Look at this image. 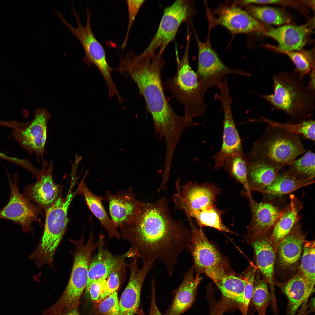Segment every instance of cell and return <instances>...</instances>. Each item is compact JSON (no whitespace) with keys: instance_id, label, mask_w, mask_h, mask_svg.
Returning <instances> with one entry per match:
<instances>
[{"instance_id":"obj_11","label":"cell","mask_w":315,"mask_h":315,"mask_svg":"<svg viewBox=\"0 0 315 315\" xmlns=\"http://www.w3.org/2000/svg\"><path fill=\"white\" fill-rule=\"evenodd\" d=\"M198 48V65L196 73L201 92L204 96L206 92L213 87H217L224 77L235 75L250 77L251 75L239 68H231L225 65L212 48L208 39L201 41L195 34Z\"/></svg>"},{"instance_id":"obj_20","label":"cell","mask_w":315,"mask_h":315,"mask_svg":"<svg viewBox=\"0 0 315 315\" xmlns=\"http://www.w3.org/2000/svg\"><path fill=\"white\" fill-rule=\"evenodd\" d=\"M314 19L300 26L286 25L277 28H268L263 34L276 40L279 44L278 48L281 50L300 51L314 27Z\"/></svg>"},{"instance_id":"obj_6","label":"cell","mask_w":315,"mask_h":315,"mask_svg":"<svg viewBox=\"0 0 315 315\" xmlns=\"http://www.w3.org/2000/svg\"><path fill=\"white\" fill-rule=\"evenodd\" d=\"M68 190L66 196L60 195L54 204L45 211L44 230L37 246L29 256L38 268L45 264L49 265L53 270L55 253L65 232L69 221L68 209L76 194Z\"/></svg>"},{"instance_id":"obj_31","label":"cell","mask_w":315,"mask_h":315,"mask_svg":"<svg viewBox=\"0 0 315 315\" xmlns=\"http://www.w3.org/2000/svg\"><path fill=\"white\" fill-rule=\"evenodd\" d=\"M231 177L243 186L248 198L252 197L248 184L246 157L244 153H236L228 157L222 166Z\"/></svg>"},{"instance_id":"obj_43","label":"cell","mask_w":315,"mask_h":315,"mask_svg":"<svg viewBox=\"0 0 315 315\" xmlns=\"http://www.w3.org/2000/svg\"><path fill=\"white\" fill-rule=\"evenodd\" d=\"M145 1V0H144L126 1L129 16L128 23L126 36L121 46L122 49H124L126 46L129 34L133 22L140 9Z\"/></svg>"},{"instance_id":"obj_22","label":"cell","mask_w":315,"mask_h":315,"mask_svg":"<svg viewBox=\"0 0 315 315\" xmlns=\"http://www.w3.org/2000/svg\"><path fill=\"white\" fill-rule=\"evenodd\" d=\"M266 234L257 237L252 242L257 266L269 285L272 307L275 308L277 307L274 277L276 252L270 237L266 236Z\"/></svg>"},{"instance_id":"obj_5","label":"cell","mask_w":315,"mask_h":315,"mask_svg":"<svg viewBox=\"0 0 315 315\" xmlns=\"http://www.w3.org/2000/svg\"><path fill=\"white\" fill-rule=\"evenodd\" d=\"M190 37L187 36L182 58L179 60L176 50L177 70L173 77L163 83L164 90L183 105L186 121L193 124L195 118L203 116L207 105L203 99L196 73L191 67L189 59Z\"/></svg>"},{"instance_id":"obj_46","label":"cell","mask_w":315,"mask_h":315,"mask_svg":"<svg viewBox=\"0 0 315 315\" xmlns=\"http://www.w3.org/2000/svg\"><path fill=\"white\" fill-rule=\"evenodd\" d=\"M245 3L246 4H276L284 6L298 7L301 4L304 3V1H296L288 0H249L245 1Z\"/></svg>"},{"instance_id":"obj_26","label":"cell","mask_w":315,"mask_h":315,"mask_svg":"<svg viewBox=\"0 0 315 315\" xmlns=\"http://www.w3.org/2000/svg\"><path fill=\"white\" fill-rule=\"evenodd\" d=\"M289 203L283 209L270 236L276 252L281 242L301 218L299 213L303 207L302 202L294 195H291Z\"/></svg>"},{"instance_id":"obj_24","label":"cell","mask_w":315,"mask_h":315,"mask_svg":"<svg viewBox=\"0 0 315 315\" xmlns=\"http://www.w3.org/2000/svg\"><path fill=\"white\" fill-rule=\"evenodd\" d=\"M192 266L185 273L181 284L176 291L172 303L165 315H180L192 305L196 296L198 286L202 278L194 276Z\"/></svg>"},{"instance_id":"obj_37","label":"cell","mask_w":315,"mask_h":315,"mask_svg":"<svg viewBox=\"0 0 315 315\" xmlns=\"http://www.w3.org/2000/svg\"><path fill=\"white\" fill-rule=\"evenodd\" d=\"M247 12L255 18L270 24L279 25L289 23L291 18L282 10L266 6H249Z\"/></svg>"},{"instance_id":"obj_2","label":"cell","mask_w":315,"mask_h":315,"mask_svg":"<svg viewBox=\"0 0 315 315\" xmlns=\"http://www.w3.org/2000/svg\"><path fill=\"white\" fill-rule=\"evenodd\" d=\"M165 64L163 53L137 55L130 51L120 58L116 70L137 85L152 118L156 139L171 143L180 138L190 124L175 112L167 100L161 78Z\"/></svg>"},{"instance_id":"obj_23","label":"cell","mask_w":315,"mask_h":315,"mask_svg":"<svg viewBox=\"0 0 315 315\" xmlns=\"http://www.w3.org/2000/svg\"><path fill=\"white\" fill-rule=\"evenodd\" d=\"M276 285L288 299L286 315H295L315 291L314 287L308 284L299 271L288 281Z\"/></svg>"},{"instance_id":"obj_8","label":"cell","mask_w":315,"mask_h":315,"mask_svg":"<svg viewBox=\"0 0 315 315\" xmlns=\"http://www.w3.org/2000/svg\"><path fill=\"white\" fill-rule=\"evenodd\" d=\"M84 232L80 239H70L75 247L72 252L73 258L71 272L67 285L60 298L64 304L70 306L80 304L81 295L86 288L88 278L89 267L93 251L104 243L102 235L95 242L94 236L91 228L88 241L84 244Z\"/></svg>"},{"instance_id":"obj_3","label":"cell","mask_w":315,"mask_h":315,"mask_svg":"<svg viewBox=\"0 0 315 315\" xmlns=\"http://www.w3.org/2000/svg\"><path fill=\"white\" fill-rule=\"evenodd\" d=\"M294 72L284 71L272 77L273 93L260 96L275 108L290 118V123L312 119L315 108V90L304 85Z\"/></svg>"},{"instance_id":"obj_12","label":"cell","mask_w":315,"mask_h":315,"mask_svg":"<svg viewBox=\"0 0 315 315\" xmlns=\"http://www.w3.org/2000/svg\"><path fill=\"white\" fill-rule=\"evenodd\" d=\"M178 182L173 200L176 208L183 211L186 215L214 205L216 196L221 191L218 187L210 183L191 181L181 188Z\"/></svg>"},{"instance_id":"obj_4","label":"cell","mask_w":315,"mask_h":315,"mask_svg":"<svg viewBox=\"0 0 315 315\" xmlns=\"http://www.w3.org/2000/svg\"><path fill=\"white\" fill-rule=\"evenodd\" d=\"M307 151L300 135L268 125L254 143L246 160L281 169Z\"/></svg>"},{"instance_id":"obj_41","label":"cell","mask_w":315,"mask_h":315,"mask_svg":"<svg viewBox=\"0 0 315 315\" xmlns=\"http://www.w3.org/2000/svg\"><path fill=\"white\" fill-rule=\"evenodd\" d=\"M124 268H116L110 273L105 284L102 294L98 303L102 301L118 289L120 284V273Z\"/></svg>"},{"instance_id":"obj_40","label":"cell","mask_w":315,"mask_h":315,"mask_svg":"<svg viewBox=\"0 0 315 315\" xmlns=\"http://www.w3.org/2000/svg\"><path fill=\"white\" fill-rule=\"evenodd\" d=\"M256 269H250L245 274L246 285L241 299L237 304L243 315H247L249 307L252 297Z\"/></svg>"},{"instance_id":"obj_39","label":"cell","mask_w":315,"mask_h":315,"mask_svg":"<svg viewBox=\"0 0 315 315\" xmlns=\"http://www.w3.org/2000/svg\"><path fill=\"white\" fill-rule=\"evenodd\" d=\"M315 241L305 240L299 272L307 283L314 287Z\"/></svg>"},{"instance_id":"obj_44","label":"cell","mask_w":315,"mask_h":315,"mask_svg":"<svg viewBox=\"0 0 315 315\" xmlns=\"http://www.w3.org/2000/svg\"><path fill=\"white\" fill-rule=\"evenodd\" d=\"M107 279H102L95 281L91 284L88 292L90 293L91 299L94 302H98Z\"/></svg>"},{"instance_id":"obj_36","label":"cell","mask_w":315,"mask_h":315,"mask_svg":"<svg viewBox=\"0 0 315 315\" xmlns=\"http://www.w3.org/2000/svg\"><path fill=\"white\" fill-rule=\"evenodd\" d=\"M285 172L299 179L314 180L315 153L310 150L300 158L293 161Z\"/></svg>"},{"instance_id":"obj_17","label":"cell","mask_w":315,"mask_h":315,"mask_svg":"<svg viewBox=\"0 0 315 315\" xmlns=\"http://www.w3.org/2000/svg\"><path fill=\"white\" fill-rule=\"evenodd\" d=\"M138 258H134L126 264L130 270L128 284L121 295L119 302V315H134L139 306L142 288L148 273L154 263L143 264L141 269L138 266Z\"/></svg>"},{"instance_id":"obj_35","label":"cell","mask_w":315,"mask_h":315,"mask_svg":"<svg viewBox=\"0 0 315 315\" xmlns=\"http://www.w3.org/2000/svg\"><path fill=\"white\" fill-rule=\"evenodd\" d=\"M265 47L283 53L291 60L295 66L294 72L302 79L313 68H315L314 54L312 51L302 50L284 51L278 47L269 45Z\"/></svg>"},{"instance_id":"obj_13","label":"cell","mask_w":315,"mask_h":315,"mask_svg":"<svg viewBox=\"0 0 315 315\" xmlns=\"http://www.w3.org/2000/svg\"><path fill=\"white\" fill-rule=\"evenodd\" d=\"M17 175L12 180L9 177L10 195L7 204L0 210V218L10 220L20 225L25 232H33L34 222H40L38 215L41 209L25 198L19 189Z\"/></svg>"},{"instance_id":"obj_38","label":"cell","mask_w":315,"mask_h":315,"mask_svg":"<svg viewBox=\"0 0 315 315\" xmlns=\"http://www.w3.org/2000/svg\"><path fill=\"white\" fill-rule=\"evenodd\" d=\"M271 295L268 284L256 272L251 301L258 315H266L267 306L271 302Z\"/></svg>"},{"instance_id":"obj_9","label":"cell","mask_w":315,"mask_h":315,"mask_svg":"<svg viewBox=\"0 0 315 315\" xmlns=\"http://www.w3.org/2000/svg\"><path fill=\"white\" fill-rule=\"evenodd\" d=\"M187 218L191 233L187 249L192 257L193 266L196 274H204L215 283L228 273L226 264L219 252L208 239L202 228L196 227L191 218Z\"/></svg>"},{"instance_id":"obj_48","label":"cell","mask_w":315,"mask_h":315,"mask_svg":"<svg viewBox=\"0 0 315 315\" xmlns=\"http://www.w3.org/2000/svg\"><path fill=\"white\" fill-rule=\"evenodd\" d=\"M310 80L308 86L311 89L315 90V68L313 69L310 71Z\"/></svg>"},{"instance_id":"obj_27","label":"cell","mask_w":315,"mask_h":315,"mask_svg":"<svg viewBox=\"0 0 315 315\" xmlns=\"http://www.w3.org/2000/svg\"><path fill=\"white\" fill-rule=\"evenodd\" d=\"M306 235L302 231L300 221H298L278 247L279 260L283 265L289 266L298 261Z\"/></svg>"},{"instance_id":"obj_1","label":"cell","mask_w":315,"mask_h":315,"mask_svg":"<svg viewBox=\"0 0 315 315\" xmlns=\"http://www.w3.org/2000/svg\"><path fill=\"white\" fill-rule=\"evenodd\" d=\"M120 228V235L131 245L127 258H140L143 264L159 260L170 276L191 236L190 230L171 214L166 194L153 203L139 200L132 219Z\"/></svg>"},{"instance_id":"obj_49","label":"cell","mask_w":315,"mask_h":315,"mask_svg":"<svg viewBox=\"0 0 315 315\" xmlns=\"http://www.w3.org/2000/svg\"><path fill=\"white\" fill-rule=\"evenodd\" d=\"M55 315H80L78 309L71 310L65 313Z\"/></svg>"},{"instance_id":"obj_42","label":"cell","mask_w":315,"mask_h":315,"mask_svg":"<svg viewBox=\"0 0 315 315\" xmlns=\"http://www.w3.org/2000/svg\"><path fill=\"white\" fill-rule=\"evenodd\" d=\"M99 303L98 310L101 315H119V305L116 291Z\"/></svg>"},{"instance_id":"obj_14","label":"cell","mask_w":315,"mask_h":315,"mask_svg":"<svg viewBox=\"0 0 315 315\" xmlns=\"http://www.w3.org/2000/svg\"><path fill=\"white\" fill-rule=\"evenodd\" d=\"M220 93L215 96V99L219 101L222 106L224 113L223 134L220 150L213 157L214 160V170L222 166L225 159L236 153H243L241 139L236 128L232 109V100L229 88L223 86L219 89Z\"/></svg>"},{"instance_id":"obj_19","label":"cell","mask_w":315,"mask_h":315,"mask_svg":"<svg viewBox=\"0 0 315 315\" xmlns=\"http://www.w3.org/2000/svg\"><path fill=\"white\" fill-rule=\"evenodd\" d=\"M251 218L247 226V238L252 242L257 237L264 235L272 229L280 217V209L267 201L258 202L252 197L248 198Z\"/></svg>"},{"instance_id":"obj_50","label":"cell","mask_w":315,"mask_h":315,"mask_svg":"<svg viewBox=\"0 0 315 315\" xmlns=\"http://www.w3.org/2000/svg\"><path fill=\"white\" fill-rule=\"evenodd\" d=\"M7 125V123L6 121L0 120V126H6Z\"/></svg>"},{"instance_id":"obj_34","label":"cell","mask_w":315,"mask_h":315,"mask_svg":"<svg viewBox=\"0 0 315 315\" xmlns=\"http://www.w3.org/2000/svg\"><path fill=\"white\" fill-rule=\"evenodd\" d=\"M251 121L262 122L271 126L283 129L290 132L302 136L312 141H315V122L312 119L297 123H284L263 117L250 120Z\"/></svg>"},{"instance_id":"obj_25","label":"cell","mask_w":315,"mask_h":315,"mask_svg":"<svg viewBox=\"0 0 315 315\" xmlns=\"http://www.w3.org/2000/svg\"><path fill=\"white\" fill-rule=\"evenodd\" d=\"M104 246L103 243L99 246L97 255L92 259L89 268L86 288L87 292H88L89 286L92 282L107 279L113 270L118 268H124L126 266L125 260L127 257L125 253L119 256L114 255Z\"/></svg>"},{"instance_id":"obj_29","label":"cell","mask_w":315,"mask_h":315,"mask_svg":"<svg viewBox=\"0 0 315 315\" xmlns=\"http://www.w3.org/2000/svg\"><path fill=\"white\" fill-rule=\"evenodd\" d=\"M314 182V180L297 178L284 172L279 174L270 185L259 192L266 196L268 199H271L290 194Z\"/></svg>"},{"instance_id":"obj_32","label":"cell","mask_w":315,"mask_h":315,"mask_svg":"<svg viewBox=\"0 0 315 315\" xmlns=\"http://www.w3.org/2000/svg\"><path fill=\"white\" fill-rule=\"evenodd\" d=\"M225 212V210H220L214 205L204 209L192 212L188 215L193 218L200 228L208 227L216 229L220 231L234 234L223 223L221 216Z\"/></svg>"},{"instance_id":"obj_16","label":"cell","mask_w":315,"mask_h":315,"mask_svg":"<svg viewBox=\"0 0 315 315\" xmlns=\"http://www.w3.org/2000/svg\"><path fill=\"white\" fill-rule=\"evenodd\" d=\"M51 116L46 110L38 108L34 112L33 120L19 130L21 144L30 153H35L38 161L45 153L47 124Z\"/></svg>"},{"instance_id":"obj_28","label":"cell","mask_w":315,"mask_h":315,"mask_svg":"<svg viewBox=\"0 0 315 315\" xmlns=\"http://www.w3.org/2000/svg\"><path fill=\"white\" fill-rule=\"evenodd\" d=\"M86 172L78 184L77 194H82L84 196L89 208L101 222L107 232L109 237L119 238L120 235L116 229V226L112 220L108 216L102 201L104 197L97 195L88 189L85 182Z\"/></svg>"},{"instance_id":"obj_10","label":"cell","mask_w":315,"mask_h":315,"mask_svg":"<svg viewBox=\"0 0 315 315\" xmlns=\"http://www.w3.org/2000/svg\"><path fill=\"white\" fill-rule=\"evenodd\" d=\"M192 3L187 0H177L166 7L158 28L151 41L142 52L151 54L163 53L169 44L174 41L180 26L189 22L193 13Z\"/></svg>"},{"instance_id":"obj_45","label":"cell","mask_w":315,"mask_h":315,"mask_svg":"<svg viewBox=\"0 0 315 315\" xmlns=\"http://www.w3.org/2000/svg\"><path fill=\"white\" fill-rule=\"evenodd\" d=\"M208 297L210 307L209 315H223L229 303L223 298L221 302H218L215 301L212 296H209Z\"/></svg>"},{"instance_id":"obj_47","label":"cell","mask_w":315,"mask_h":315,"mask_svg":"<svg viewBox=\"0 0 315 315\" xmlns=\"http://www.w3.org/2000/svg\"><path fill=\"white\" fill-rule=\"evenodd\" d=\"M155 279L151 280V298L149 313L148 315H162L159 310L155 300Z\"/></svg>"},{"instance_id":"obj_30","label":"cell","mask_w":315,"mask_h":315,"mask_svg":"<svg viewBox=\"0 0 315 315\" xmlns=\"http://www.w3.org/2000/svg\"><path fill=\"white\" fill-rule=\"evenodd\" d=\"M247 177L250 192H259L270 185L279 175L281 169L266 165L247 162Z\"/></svg>"},{"instance_id":"obj_15","label":"cell","mask_w":315,"mask_h":315,"mask_svg":"<svg viewBox=\"0 0 315 315\" xmlns=\"http://www.w3.org/2000/svg\"><path fill=\"white\" fill-rule=\"evenodd\" d=\"M42 167L36 181L26 186L22 194L30 201L45 211L60 195L62 187L55 182L52 176L53 160L49 164L42 157Z\"/></svg>"},{"instance_id":"obj_33","label":"cell","mask_w":315,"mask_h":315,"mask_svg":"<svg viewBox=\"0 0 315 315\" xmlns=\"http://www.w3.org/2000/svg\"><path fill=\"white\" fill-rule=\"evenodd\" d=\"M220 290L223 298L229 303L239 302L246 283L244 277L240 278L228 273L215 283Z\"/></svg>"},{"instance_id":"obj_7","label":"cell","mask_w":315,"mask_h":315,"mask_svg":"<svg viewBox=\"0 0 315 315\" xmlns=\"http://www.w3.org/2000/svg\"><path fill=\"white\" fill-rule=\"evenodd\" d=\"M71 7L78 23L77 27L71 25L60 11L56 10L55 12L81 44L85 52V57L82 59L84 62L88 66L91 64L95 66L101 73L107 85L109 96L118 95L119 92L112 76L113 69L108 62L104 48L95 36L91 27L90 10L86 6L87 21L85 26H83L80 21V15L75 10L73 2Z\"/></svg>"},{"instance_id":"obj_21","label":"cell","mask_w":315,"mask_h":315,"mask_svg":"<svg viewBox=\"0 0 315 315\" xmlns=\"http://www.w3.org/2000/svg\"><path fill=\"white\" fill-rule=\"evenodd\" d=\"M106 193L104 200L108 203L111 219L116 227L120 228L132 219L139 200L131 187L127 190L117 191L116 194L108 190Z\"/></svg>"},{"instance_id":"obj_18","label":"cell","mask_w":315,"mask_h":315,"mask_svg":"<svg viewBox=\"0 0 315 315\" xmlns=\"http://www.w3.org/2000/svg\"><path fill=\"white\" fill-rule=\"evenodd\" d=\"M214 18V24L223 26L236 34L253 32L262 33L267 28L247 12L233 5L221 8Z\"/></svg>"}]
</instances>
